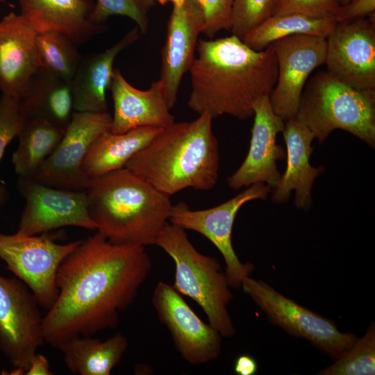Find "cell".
I'll list each match as a JSON object with an SVG mask.
<instances>
[{
  "label": "cell",
  "mask_w": 375,
  "mask_h": 375,
  "mask_svg": "<svg viewBox=\"0 0 375 375\" xmlns=\"http://www.w3.org/2000/svg\"><path fill=\"white\" fill-rule=\"evenodd\" d=\"M156 3V0H97L90 19L97 24L113 15L127 17L142 35L148 31L149 14Z\"/></svg>",
  "instance_id": "f546056e"
},
{
  "label": "cell",
  "mask_w": 375,
  "mask_h": 375,
  "mask_svg": "<svg viewBox=\"0 0 375 375\" xmlns=\"http://www.w3.org/2000/svg\"><path fill=\"white\" fill-rule=\"evenodd\" d=\"M339 6L335 0H276L274 15L294 13L313 17H332Z\"/></svg>",
  "instance_id": "836d02e7"
},
{
  "label": "cell",
  "mask_w": 375,
  "mask_h": 375,
  "mask_svg": "<svg viewBox=\"0 0 375 375\" xmlns=\"http://www.w3.org/2000/svg\"><path fill=\"white\" fill-rule=\"evenodd\" d=\"M212 121L203 113L191 122H174L125 167L169 197L186 188H213L218 178L219 156Z\"/></svg>",
  "instance_id": "3957f363"
},
{
  "label": "cell",
  "mask_w": 375,
  "mask_h": 375,
  "mask_svg": "<svg viewBox=\"0 0 375 375\" xmlns=\"http://www.w3.org/2000/svg\"><path fill=\"white\" fill-rule=\"evenodd\" d=\"M151 270L144 247L115 244L98 232L82 240L58 269V296L43 317L44 341L57 348L115 328Z\"/></svg>",
  "instance_id": "6da1fadb"
},
{
  "label": "cell",
  "mask_w": 375,
  "mask_h": 375,
  "mask_svg": "<svg viewBox=\"0 0 375 375\" xmlns=\"http://www.w3.org/2000/svg\"><path fill=\"white\" fill-rule=\"evenodd\" d=\"M282 133L286 145V169L272 190V201L276 204L285 203L294 191L295 206L308 210L312 204L311 191L315 180L324 172L323 166L315 167L309 162L315 136L295 117L285 122Z\"/></svg>",
  "instance_id": "ffe728a7"
},
{
  "label": "cell",
  "mask_w": 375,
  "mask_h": 375,
  "mask_svg": "<svg viewBox=\"0 0 375 375\" xmlns=\"http://www.w3.org/2000/svg\"><path fill=\"white\" fill-rule=\"evenodd\" d=\"M24 122L19 100L2 94L0 97V160L7 145L17 136ZM3 199V192L0 187V203Z\"/></svg>",
  "instance_id": "1f68e13d"
},
{
  "label": "cell",
  "mask_w": 375,
  "mask_h": 375,
  "mask_svg": "<svg viewBox=\"0 0 375 375\" xmlns=\"http://www.w3.org/2000/svg\"><path fill=\"white\" fill-rule=\"evenodd\" d=\"M128 346L127 338L117 333L104 341L91 336H77L61 343L64 362L71 373L110 375L120 362Z\"/></svg>",
  "instance_id": "d4e9b609"
},
{
  "label": "cell",
  "mask_w": 375,
  "mask_h": 375,
  "mask_svg": "<svg viewBox=\"0 0 375 375\" xmlns=\"http://www.w3.org/2000/svg\"><path fill=\"white\" fill-rule=\"evenodd\" d=\"M336 23L334 16L313 17L294 13L273 15L241 39L251 49L262 51L274 42L294 35L326 38Z\"/></svg>",
  "instance_id": "4316f807"
},
{
  "label": "cell",
  "mask_w": 375,
  "mask_h": 375,
  "mask_svg": "<svg viewBox=\"0 0 375 375\" xmlns=\"http://www.w3.org/2000/svg\"><path fill=\"white\" fill-rule=\"evenodd\" d=\"M38 33L20 13L10 12L0 21V91L21 100L40 67Z\"/></svg>",
  "instance_id": "ac0fdd59"
},
{
  "label": "cell",
  "mask_w": 375,
  "mask_h": 375,
  "mask_svg": "<svg viewBox=\"0 0 375 375\" xmlns=\"http://www.w3.org/2000/svg\"><path fill=\"white\" fill-rule=\"evenodd\" d=\"M21 14L38 33L57 31L82 44L104 31L90 19L92 0H17Z\"/></svg>",
  "instance_id": "7402d4cb"
},
{
  "label": "cell",
  "mask_w": 375,
  "mask_h": 375,
  "mask_svg": "<svg viewBox=\"0 0 375 375\" xmlns=\"http://www.w3.org/2000/svg\"><path fill=\"white\" fill-rule=\"evenodd\" d=\"M374 15L337 22L326 38V72L360 90H375Z\"/></svg>",
  "instance_id": "5bb4252c"
},
{
  "label": "cell",
  "mask_w": 375,
  "mask_h": 375,
  "mask_svg": "<svg viewBox=\"0 0 375 375\" xmlns=\"http://www.w3.org/2000/svg\"><path fill=\"white\" fill-rule=\"evenodd\" d=\"M0 1H1V2H4L5 1H4V0H0Z\"/></svg>",
  "instance_id": "ab89813d"
},
{
  "label": "cell",
  "mask_w": 375,
  "mask_h": 375,
  "mask_svg": "<svg viewBox=\"0 0 375 375\" xmlns=\"http://www.w3.org/2000/svg\"><path fill=\"white\" fill-rule=\"evenodd\" d=\"M152 303L185 361L201 365L219 357L222 335L200 319L173 285L159 281L153 292Z\"/></svg>",
  "instance_id": "4fadbf2b"
},
{
  "label": "cell",
  "mask_w": 375,
  "mask_h": 375,
  "mask_svg": "<svg viewBox=\"0 0 375 375\" xmlns=\"http://www.w3.org/2000/svg\"><path fill=\"white\" fill-rule=\"evenodd\" d=\"M140 35L135 26L111 47L81 58L70 81L74 112H108L106 92L111 85L115 60Z\"/></svg>",
  "instance_id": "44dd1931"
},
{
  "label": "cell",
  "mask_w": 375,
  "mask_h": 375,
  "mask_svg": "<svg viewBox=\"0 0 375 375\" xmlns=\"http://www.w3.org/2000/svg\"><path fill=\"white\" fill-rule=\"evenodd\" d=\"M163 128H136L123 133L106 131L92 144L81 165V172L89 179L125 167L128 161L147 146Z\"/></svg>",
  "instance_id": "cb8c5ba5"
},
{
  "label": "cell",
  "mask_w": 375,
  "mask_h": 375,
  "mask_svg": "<svg viewBox=\"0 0 375 375\" xmlns=\"http://www.w3.org/2000/svg\"><path fill=\"white\" fill-rule=\"evenodd\" d=\"M271 192L269 185L256 183L227 201L203 210H191L186 203L179 202L172 205L169 222L185 230L196 231L210 240L224 258L231 288H238L253 267L250 263H242L233 247L232 231L236 215L246 203L264 200Z\"/></svg>",
  "instance_id": "9c48e42d"
},
{
  "label": "cell",
  "mask_w": 375,
  "mask_h": 375,
  "mask_svg": "<svg viewBox=\"0 0 375 375\" xmlns=\"http://www.w3.org/2000/svg\"><path fill=\"white\" fill-rule=\"evenodd\" d=\"M26 375H52L49 360L42 354L36 353L31 360Z\"/></svg>",
  "instance_id": "d590c367"
},
{
  "label": "cell",
  "mask_w": 375,
  "mask_h": 375,
  "mask_svg": "<svg viewBox=\"0 0 375 375\" xmlns=\"http://www.w3.org/2000/svg\"><path fill=\"white\" fill-rule=\"evenodd\" d=\"M89 215L96 230L119 245H156L170 217V197L124 167L89 179Z\"/></svg>",
  "instance_id": "277c9868"
},
{
  "label": "cell",
  "mask_w": 375,
  "mask_h": 375,
  "mask_svg": "<svg viewBox=\"0 0 375 375\" xmlns=\"http://www.w3.org/2000/svg\"><path fill=\"white\" fill-rule=\"evenodd\" d=\"M278 67L276 83L269 94L273 111L284 121L294 118L312 72L324 64L326 38L294 35L270 44Z\"/></svg>",
  "instance_id": "9a60e30c"
},
{
  "label": "cell",
  "mask_w": 375,
  "mask_h": 375,
  "mask_svg": "<svg viewBox=\"0 0 375 375\" xmlns=\"http://www.w3.org/2000/svg\"><path fill=\"white\" fill-rule=\"evenodd\" d=\"M81 240L59 244L45 235L0 233V258L28 288L39 306L48 310L58 296V269Z\"/></svg>",
  "instance_id": "52a82bcc"
},
{
  "label": "cell",
  "mask_w": 375,
  "mask_h": 375,
  "mask_svg": "<svg viewBox=\"0 0 375 375\" xmlns=\"http://www.w3.org/2000/svg\"><path fill=\"white\" fill-rule=\"evenodd\" d=\"M254 120L248 153L239 168L226 179L228 186L238 190L256 183H264L272 190L278 183L281 174L277 161L284 157L276 144L285 122L273 111L269 96L259 98L253 106Z\"/></svg>",
  "instance_id": "2e32d148"
},
{
  "label": "cell",
  "mask_w": 375,
  "mask_h": 375,
  "mask_svg": "<svg viewBox=\"0 0 375 375\" xmlns=\"http://www.w3.org/2000/svg\"><path fill=\"white\" fill-rule=\"evenodd\" d=\"M203 17V34L213 38L223 30H230L233 0H195Z\"/></svg>",
  "instance_id": "d6a6232c"
},
{
  "label": "cell",
  "mask_w": 375,
  "mask_h": 375,
  "mask_svg": "<svg viewBox=\"0 0 375 375\" xmlns=\"http://www.w3.org/2000/svg\"><path fill=\"white\" fill-rule=\"evenodd\" d=\"M189 69L188 107L212 119L228 115L239 119L253 116V106L270 94L277 80L276 56L271 45L256 51L231 35L200 39Z\"/></svg>",
  "instance_id": "7a4b0ae2"
},
{
  "label": "cell",
  "mask_w": 375,
  "mask_h": 375,
  "mask_svg": "<svg viewBox=\"0 0 375 375\" xmlns=\"http://www.w3.org/2000/svg\"><path fill=\"white\" fill-rule=\"evenodd\" d=\"M295 118L322 144L336 129L375 147V90H360L326 71L307 81Z\"/></svg>",
  "instance_id": "5b68a950"
},
{
  "label": "cell",
  "mask_w": 375,
  "mask_h": 375,
  "mask_svg": "<svg viewBox=\"0 0 375 375\" xmlns=\"http://www.w3.org/2000/svg\"><path fill=\"white\" fill-rule=\"evenodd\" d=\"M36 44L40 67L70 83L82 58L77 44L57 31L38 33Z\"/></svg>",
  "instance_id": "83f0119b"
},
{
  "label": "cell",
  "mask_w": 375,
  "mask_h": 375,
  "mask_svg": "<svg viewBox=\"0 0 375 375\" xmlns=\"http://www.w3.org/2000/svg\"><path fill=\"white\" fill-rule=\"evenodd\" d=\"M375 374V326L372 323L366 333L321 375H374Z\"/></svg>",
  "instance_id": "f1b7e54d"
},
{
  "label": "cell",
  "mask_w": 375,
  "mask_h": 375,
  "mask_svg": "<svg viewBox=\"0 0 375 375\" xmlns=\"http://www.w3.org/2000/svg\"><path fill=\"white\" fill-rule=\"evenodd\" d=\"M338 4L340 6H344L347 4L350 0H335Z\"/></svg>",
  "instance_id": "f35d334b"
},
{
  "label": "cell",
  "mask_w": 375,
  "mask_h": 375,
  "mask_svg": "<svg viewBox=\"0 0 375 375\" xmlns=\"http://www.w3.org/2000/svg\"><path fill=\"white\" fill-rule=\"evenodd\" d=\"M65 131L42 120L24 118L17 136L18 146L12 156L19 176L33 177L56 149Z\"/></svg>",
  "instance_id": "484cf974"
},
{
  "label": "cell",
  "mask_w": 375,
  "mask_h": 375,
  "mask_svg": "<svg viewBox=\"0 0 375 375\" xmlns=\"http://www.w3.org/2000/svg\"><path fill=\"white\" fill-rule=\"evenodd\" d=\"M110 90L114 108L110 129L112 133L145 126L165 128L175 122L160 78L149 89L142 90L131 85L119 69H115Z\"/></svg>",
  "instance_id": "d6986e66"
},
{
  "label": "cell",
  "mask_w": 375,
  "mask_h": 375,
  "mask_svg": "<svg viewBox=\"0 0 375 375\" xmlns=\"http://www.w3.org/2000/svg\"><path fill=\"white\" fill-rule=\"evenodd\" d=\"M19 104L24 118L42 120L65 130L74 112L70 83L39 67Z\"/></svg>",
  "instance_id": "603a6c76"
},
{
  "label": "cell",
  "mask_w": 375,
  "mask_h": 375,
  "mask_svg": "<svg viewBox=\"0 0 375 375\" xmlns=\"http://www.w3.org/2000/svg\"><path fill=\"white\" fill-rule=\"evenodd\" d=\"M276 0H233L231 35L240 39L274 15Z\"/></svg>",
  "instance_id": "4dcf8cb0"
},
{
  "label": "cell",
  "mask_w": 375,
  "mask_h": 375,
  "mask_svg": "<svg viewBox=\"0 0 375 375\" xmlns=\"http://www.w3.org/2000/svg\"><path fill=\"white\" fill-rule=\"evenodd\" d=\"M203 28V14L195 0H188L181 7L173 6L162 50L160 76L169 109L176 103L182 78L194 59L199 35Z\"/></svg>",
  "instance_id": "e0dca14e"
},
{
  "label": "cell",
  "mask_w": 375,
  "mask_h": 375,
  "mask_svg": "<svg viewBox=\"0 0 375 375\" xmlns=\"http://www.w3.org/2000/svg\"><path fill=\"white\" fill-rule=\"evenodd\" d=\"M234 371L239 375H253L258 371L257 362L249 355H240L235 361Z\"/></svg>",
  "instance_id": "8d00e7d4"
},
{
  "label": "cell",
  "mask_w": 375,
  "mask_h": 375,
  "mask_svg": "<svg viewBox=\"0 0 375 375\" xmlns=\"http://www.w3.org/2000/svg\"><path fill=\"white\" fill-rule=\"evenodd\" d=\"M375 0H350L339 6L334 17L337 22L366 17L374 13Z\"/></svg>",
  "instance_id": "e575fe53"
},
{
  "label": "cell",
  "mask_w": 375,
  "mask_h": 375,
  "mask_svg": "<svg viewBox=\"0 0 375 375\" xmlns=\"http://www.w3.org/2000/svg\"><path fill=\"white\" fill-rule=\"evenodd\" d=\"M111 124L112 115L108 112L74 111L56 149L31 178L53 188L85 190L88 181L81 165L93 142L109 131Z\"/></svg>",
  "instance_id": "7c38bea8"
},
{
  "label": "cell",
  "mask_w": 375,
  "mask_h": 375,
  "mask_svg": "<svg viewBox=\"0 0 375 375\" xmlns=\"http://www.w3.org/2000/svg\"><path fill=\"white\" fill-rule=\"evenodd\" d=\"M156 245L174 261L173 287L202 308L208 323L222 336L235 335V330L228 310L233 294L226 274L218 260L198 251L190 241L185 230L170 223L162 229Z\"/></svg>",
  "instance_id": "8992f818"
},
{
  "label": "cell",
  "mask_w": 375,
  "mask_h": 375,
  "mask_svg": "<svg viewBox=\"0 0 375 375\" xmlns=\"http://www.w3.org/2000/svg\"><path fill=\"white\" fill-rule=\"evenodd\" d=\"M17 186L25 199L17 233L36 235L65 226L96 230L85 190L53 188L23 176H19Z\"/></svg>",
  "instance_id": "8fae6325"
},
{
  "label": "cell",
  "mask_w": 375,
  "mask_h": 375,
  "mask_svg": "<svg viewBox=\"0 0 375 375\" xmlns=\"http://www.w3.org/2000/svg\"><path fill=\"white\" fill-rule=\"evenodd\" d=\"M188 0H156L157 3L160 5H165L168 3H172L173 6L181 7Z\"/></svg>",
  "instance_id": "74e56055"
},
{
  "label": "cell",
  "mask_w": 375,
  "mask_h": 375,
  "mask_svg": "<svg viewBox=\"0 0 375 375\" xmlns=\"http://www.w3.org/2000/svg\"><path fill=\"white\" fill-rule=\"evenodd\" d=\"M241 287L272 324L308 340L335 360L358 338L352 333L340 332L332 321L283 296L262 281L249 276L243 279Z\"/></svg>",
  "instance_id": "ba28073f"
},
{
  "label": "cell",
  "mask_w": 375,
  "mask_h": 375,
  "mask_svg": "<svg viewBox=\"0 0 375 375\" xmlns=\"http://www.w3.org/2000/svg\"><path fill=\"white\" fill-rule=\"evenodd\" d=\"M38 306L22 281L0 275V350L14 367L10 374H25L45 342Z\"/></svg>",
  "instance_id": "30bf717a"
}]
</instances>
